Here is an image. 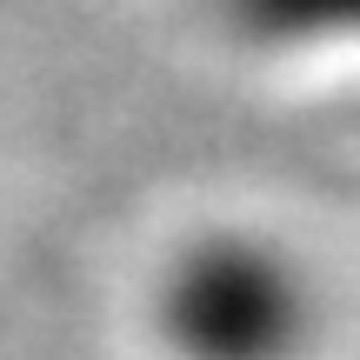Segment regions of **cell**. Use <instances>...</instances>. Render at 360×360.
I'll return each instance as SVG.
<instances>
[{"mask_svg": "<svg viewBox=\"0 0 360 360\" xmlns=\"http://www.w3.org/2000/svg\"><path fill=\"white\" fill-rule=\"evenodd\" d=\"M260 47H340L360 40V0H220Z\"/></svg>", "mask_w": 360, "mask_h": 360, "instance_id": "7a4b0ae2", "label": "cell"}, {"mask_svg": "<svg viewBox=\"0 0 360 360\" xmlns=\"http://www.w3.org/2000/svg\"><path fill=\"white\" fill-rule=\"evenodd\" d=\"M154 321L180 360H294L314 334V287L260 233H207L167 267Z\"/></svg>", "mask_w": 360, "mask_h": 360, "instance_id": "6da1fadb", "label": "cell"}]
</instances>
